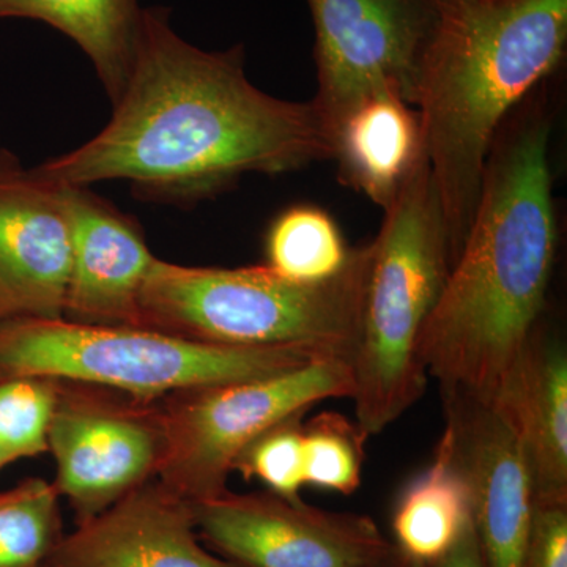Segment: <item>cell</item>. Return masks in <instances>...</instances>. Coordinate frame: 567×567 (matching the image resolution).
I'll use <instances>...</instances> for the list:
<instances>
[{"label":"cell","mask_w":567,"mask_h":567,"mask_svg":"<svg viewBox=\"0 0 567 567\" xmlns=\"http://www.w3.org/2000/svg\"><path fill=\"white\" fill-rule=\"evenodd\" d=\"M331 155L315 103L268 95L246 76L244 48L199 50L166 11L148 9L111 122L32 173L58 188L128 181L144 196L189 199L244 174L290 173Z\"/></svg>","instance_id":"obj_1"},{"label":"cell","mask_w":567,"mask_h":567,"mask_svg":"<svg viewBox=\"0 0 567 567\" xmlns=\"http://www.w3.org/2000/svg\"><path fill=\"white\" fill-rule=\"evenodd\" d=\"M420 115L412 104L383 93L365 100L339 125L333 155L339 177L383 212L423 156Z\"/></svg>","instance_id":"obj_16"},{"label":"cell","mask_w":567,"mask_h":567,"mask_svg":"<svg viewBox=\"0 0 567 567\" xmlns=\"http://www.w3.org/2000/svg\"><path fill=\"white\" fill-rule=\"evenodd\" d=\"M61 193L71 230L63 319L140 328L142 287L156 257L140 229L87 188L63 186Z\"/></svg>","instance_id":"obj_14"},{"label":"cell","mask_w":567,"mask_h":567,"mask_svg":"<svg viewBox=\"0 0 567 567\" xmlns=\"http://www.w3.org/2000/svg\"><path fill=\"white\" fill-rule=\"evenodd\" d=\"M59 382L13 379L0 382V464L3 468L50 451V429Z\"/></svg>","instance_id":"obj_22"},{"label":"cell","mask_w":567,"mask_h":567,"mask_svg":"<svg viewBox=\"0 0 567 567\" xmlns=\"http://www.w3.org/2000/svg\"><path fill=\"white\" fill-rule=\"evenodd\" d=\"M432 567H486L473 520L465 525L464 532L445 557Z\"/></svg>","instance_id":"obj_25"},{"label":"cell","mask_w":567,"mask_h":567,"mask_svg":"<svg viewBox=\"0 0 567 567\" xmlns=\"http://www.w3.org/2000/svg\"><path fill=\"white\" fill-rule=\"evenodd\" d=\"M197 533L237 567H388L399 557L375 522L271 494L192 503Z\"/></svg>","instance_id":"obj_10"},{"label":"cell","mask_w":567,"mask_h":567,"mask_svg":"<svg viewBox=\"0 0 567 567\" xmlns=\"http://www.w3.org/2000/svg\"><path fill=\"white\" fill-rule=\"evenodd\" d=\"M353 390L349 360L317 358L278 374L158 399L164 450L155 480L189 503L223 494L254 440L327 399H352Z\"/></svg>","instance_id":"obj_7"},{"label":"cell","mask_w":567,"mask_h":567,"mask_svg":"<svg viewBox=\"0 0 567 567\" xmlns=\"http://www.w3.org/2000/svg\"><path fill=\"white\" fill-rule=\"evenodd\" d=\"M491 405L506 417L520 440L535 505H567L565 344L537 327Z\"/></svg>","instance_id":"obj_15"},{"label":"cell","mask_w":567,"mask_h":567,"mask_svg":"<svg viewBox=\"0 0 567 567\" xmlns=\"http://www.w3.org/2000/svg\"><path fill=\"white\" fill-rule=\"evenodd\" d=\"M315 22L317 95L333 145L347 115L375 95L415 107L417 73L439 0H306Z\"/></svg>","instance_id":"obj_8"},{"label":"cell","mask_w":567,"mask_h":567,"mask_svg":"<svg viewBox=\"0 0 567 567\" xmlns=\"http://www.w3.org/2000/svg\"><path fill=\"white\" fill-rule=\"evenodd\" d=\"M369 246L320 284L290 281L265 265L185 267L155 259L140 297V328L234 349H301L352 363Z\"/></svg>","instance_id":"obj_4"},{"label":"cell","mask_w":567,"mask_h":567,"mask_svg":"<svg viewBox=\"0 0 567 567\" xmlns=\"http://www.w3.org/2000/svg\"><path fill=\"white\" fill-rule=\"evenodd\" d=\"M368 436L341 413L312 417L303 425L305 484L352 495L361 486Z\"/></svg>","instance_id":"obj_21"},{"label":"cell","mask_w":567,"mask_h":567,"mask_svg":"<svg viewBox=\"0 0 567 567\" xmlns=\"http://www.w3.org/2000/svg\"><path fill=\"white\" fill-rule=\"evenodd\" d=\"M43 567H50V566H48V563H47V565H44Z\"/></svg>","instance_id":"obj_28"},{"label":"cell","mask_w":567,"mask_h":567,"mask_svg":"<svg viewBox=\"0 0 567 567\" xmlns=\"http://www.w3.org/2000/svg\"><path fill=\"white\" fill-rule=\"evenodd\" d=\"M388 567H415V566L410 565V563H406L405 559L402 558L401 555H399V557L395 558V561L391 563V565Z\"/></svg>","instance_id":"obj_26"},{"label":"cell","mask_w":567,"mask_h":567,"mask_svg":"<svg viewBox=\"0 0 567 567\" xmlns=\"http://www.w3.org/2000/svg\"><path fill=\"white\" fill-rule=\"evenodd\" d=\"M163 450L158 399L59 382L48 453L55 462L52 486L76 524L155 480Z\"/></svg>","instance_id":"obj_9"},{"label":"cell","mask_w":567,"mask_h":567,"mask_svg":"<svg viewBox=\"0 0 567 567\" xmlns=\"http://www.w3.org/2000/svg\"><path fill=\"white\" fill-rule=\"evenodd\" d=\"M47 22L91 59L112 103L132 70L142 9L137 0H0V20Z\"/></svg>","instance_id":"obj_17"},{"label":"cell","mask_w":567,"mask_h":567,"mask_svg":"<svg viewBox=\"0 0 567 567\" xmlns=\"http://www.w3.org/2000/svg\"><path fill=\"white\" fill-rule=\"evenodd\" d=\"M62 537L61 496L52 483L28 477L0 491V567H43Z\"/></svg>","instance_id":"obj_20"},{"label":"cell","mask_w":567,"mask_h":567,"mask_svg":"<svg viewBox=\"0 0 567 567\" xmlns=\"http://www.w3.org/2000/svg\"><path fill=\"white\" fill-rule=\"evenodd\" d=\"M488 155L473 221L425 323L420 360L443 395L492 404L539 327L557 252L551 122L516 110Z\"/></svg>","instance_id":"obj_2"},{"label":"cell","mask_w":567,"mask_h":567,"mask_svg":"<svg viewBox=\"0 0 567 567\" xmlns=\"http://www.w3.org/2000/svg\"><path fill=\"white\" fill-rule=\"evenodd\" d=\"M566 47L567 0H439L415 110L453 262L475 216L496 136L558 69Z\"/></svg>","instance_id":"obj_3"},{"label":"cell","mask_w":567,"mask_h":567,"mask_svg":"<svg viewBox=\"0 0 567 567\" xmlns=\"http://www.w3.org/2000/svg\"><path fill=\"white\" fill-rule=\"evenodd\" d=\"M352 254L334 219L309 205L284 212L267 235L268 267L295 282L331 281L346 270Z\"/></svg>","instance_id":"obj_19"},{"label":"cell","mask_w":567,"mask_h":567,"mask_svg":"<svg viewBox=\"0 0 567 567\" xmlns=\"http://www.w3.org/2000/svg\"><path fill=\"white\" fill-rule=\"evenodd\" d=\"M524 567H567V505H536Z\"/></svg>","instance_id":"obj_24"},{"label":"cell","mask_w":567,"mask_h":567,"mask_svg":"<svg viewBox=\"0 0 567 567\" xmlns=\"http://www.w3.org/2000/svg\"><path fill=\"white\" fill-rule=\"evenodd\" d=\"M454 458L486 567H524L535 513L527 456L513 425L486 402L443 395Z\"/></svg>","instance_id":"obj_11"},{"label":"cell","mask_w":567,"mask_h":567,"mask_svg":"<svg viewBox=\"0 0 567 567\" xmlns=\"http://www.w3.org/2000/svg\"><path fill=\"white\" fill-rule=\"evenodd\" d=\"M368 246L352 399L358 425L375 435L424 394L429 375L420 360L421 334L453 265L445 215L424 153Z\"/></svg>","instance_id":"obj_5"},{"label":"cell","mask_w":567,"mask_h":567,"mask_svg":"<svg viewBox=\"0 0 567 567\" xmlns=\"http://www.w3.org/2000/svg\"><path fill=\"white\" fill-rule=\"evenodd\" d=\"M50 567H237L204 547L192 503L148 481L63 535Z\"/></svg>","instance_id":"obj_13"},{"label":"cell","mask_w":567,"mask_h":567,"mask_svg":"<svg viewBox=\"0 0 567 567\" xmlns=\"http://www.w3.org/2000/svg\"><path fill=\"white\" fill-rule=\"evenodd\" d=\"M301 349H234L134 327L55 317L0 319V382L47 379L156 401L194 388L289 371L317 360Z\"/></svg>","instance_id":"obj_6"},{"label":"cell","mask_w":567,"mask_h":567,"mask_svg":"<svg viewBox=\"0 0 567 567\" xmlns=\"http://www.w3.org/2000/svg\"><path fill=\"white\" fill-rule=\"evenodd\" d=\"M246 481L259 480L271 494L300 499L305 484L303 424L300 416L275 425L246 447L234 465Z\"/></svg>","instance_id":"obj_23"},{"label":"cell","mask_w":567,"mask_h":567,"mask_svg":"<svg viewBox=\"0 0 567 567\" xmlns=\"http://www.w3.org/2000/svg\"><path fill=\"white\" fill-rule=\"evenodd\" d=\"M472 520L468 491L443 431L434 461L402 491L394 507L395 550L415 567H432Z\"/></svg>","instance_id":"obj_18"},{"label":"cell","mask_w":567,"mask_h":567,"mask_svg":"<svg viewBox=\"0 0 567 567\" xmlns=\"http://www.w3.org/2000/svg\"><path fill=\"white\" fill-rule=\"evenodd\" d=\"M2 468H3V466H2V464H0V470H2Z\"/></svg>","instance_id":"obj_27"},{"label":"cell","mask_w":567,"mask_h":567,"mask_svg":"<svg viewBox=\"0 0 567 567\" xmlns=\"http://www.w3.org/2000/svg\"><path fill=\"white\" fill-rule=\"evenodd\" d=\"M70 274L61 188L0 151V319L63 317Z\"/></svg>","instance_id":"obj_12"}]
</instances>
